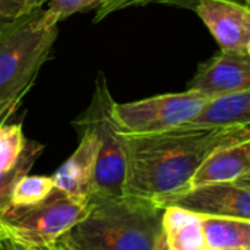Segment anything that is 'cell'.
<instances>
[{"label": "cell", "mask_w": 250, "mask_h": 250, "mask_svg": "<svg viewBox=\"0 0 250 250\" xmlns=\"http://www.w3.org/2000/svg\"><path fill=\"white\" fill-rule=\"evenodd\" d=\"M114 103L105 75L100 72L89 107L73 122V125L94 129L98 138V154L89 198H114L123 195L127 158L123 135L113 117Z\"/></svg>", "instance_id": "5"}, {"label": "cell", "mask_w": 250, "mask_h": 250, "mask_svg": "<svg viewBox=\"0 0 250 250\" xmlns=\"http://www.w3.org/2000/svg\"><path fill=\"white\" fill-rule=\"evenodd\" d=\"M44 151V145L35 141H26L25 149L18 161V164L6 171V173H0V208H3L4 205L9 204V195L10 190L13 188V185L16 183V180L25 174H29L31 168L34 167L35 161L40 158V155Z\"/></svg>", "instance_id": "16"}, {"label": "cell", "mask_w": 250, "mask_h": 250, "mask_svg": "<svg viewBox=\"0 0 250 250\" xmlns=\"http://www.w3.org/2000/svg\"><path fill=\"white\" fill-rule=\"evenodd\" d=\"M123 135L127 171L123 195L160 199L188 188L214 151L250 141V126H177L146 135Z\"/></svg>", "instance_id": "1"}, {"label": "cell", "mask_w": 250, "mask_h": 250, "mask_svg": "<svg viewBox=\"0 0 250 250\" xmlns=\"http://www.w3.org/2000/svg\"><path fill=\"white\" fill-rule=\"evenodd\" d=\"M88 198L69 196L56 189L35 205L0 208V243L41 246L60 240L88 209Z\"/></svg>", "instance_id": "4"}, {"label": "cell", "mask_w": 250, "mask_h": 250, "mask_svg": "<svg viewBox=\"0 0 250 250\" xmlns=\"http://www.w3.org/2000/svg\"><path fill=\"white\" fill-rule=\"evenodd\" d=\"M45 1H47V0H44V3H45Z\"/></svg>", "instance_id": "26"}, {"label": "cell", "mask_w": 250, "mask_h": 250, "mask_svg": "<svg viewBox=\"0 0 250 250\" xmlns=\"http://www.w3.org/2000/svg\"><path fill=\"white\" fill-rule=\"evenodd\" d=\"M250 177V141L223 146L199 166L188 188L212 183H230ZM186 188V189H188Z\"/></svg>", "instance_id": "11"}, {"label": "cell", "mask_w": 250, "mask_h": 250, "mask_svg": "<svg viewBox=\"0 0 250 250\" xmlns=\"http://www.w3.org/2000/svg\"><path fill=\"white\" fill-rule=\"evenodd\" d=\"M0 250H66L59 242L41 246H15V245H4L0 243Z\"/></svg>", "instance_id": "21"}, {"label": "cell", "mask_w": 250, "mask_h": 250, "mask_svg": "<svg viewBox=\"0 0 250 250\" xmlns=\"http://www.w3.org/2000/svg\"><path fill=\"white\" fill-rule=\"evenodd\" d=\"M201 0H104L95 12L94 16V22H98L101 19H104L105 16L122 10V9H127V7H133V6H146L151 3H157V4H167V6H177V7H185V9H195V6L199 3ZM234 1H240L246 6H250V0H234Z\"/></svg>", "instance_id": "19"}, {"label": "cell", "mask_w": 250, "mask_h": 250, "mask_svg": "<svg viewBox=\"0 0 250 250\" xmlns=\"http://www.w3.org/2000/svg\"><path fill=\"white\" fill-rule=\"evenodd\" d=\"M44 0H0V19L16 21L38 9H42Z\"/></svg>", "instance_id": "20"}, {"label": "cell", "mask_w": 250, "mask_h": 250, "mask_svg": "<svg viewBox=\"0 0 250 250\" xmlns=\"http://www.w3.org/2000/svg\"><path fill=\"white\" fill-rule=\"evenodd\" d=\"M88 209L59 240L66 250H155L164 208L154 199L89 198Z\"/></svg>", "instance_id": "2"}, {"label": "cell", "mask_w": 250, "mask_h": 250, "mask_svg": "<svg viewBox=\"0 0 250 250\" xmlns=\"http://www.w3.org/2000/svg\"><path fill=\"white\" fill-rule=\"evenodd\" d=\"M161 229L171 250H208L202 231V215L179 207H164Z\"/></svg>", "instance_id": "13"}, {"label": "cell", "mask_w": 250, "mask_h": 250, "mask_svg": "<svg viewBox=\"0 0 250 250\" xmlns=\"http://www.w3.org/2000/svg\"><path fill=\"white\" fill-rule=\"evenodd\" d=\"M226 250H250V248H234V249H226Z\"/></svg>", "instance_id": "25"}, {"label": "cell", "mask_w": 250, "mask_h": 250, "mask_svg": "<svg viewBox=\"0 0 250 250\" xmlns=\"http://www.w3.org/2000/svg\"><path fill=\"white\" fill-rule=\"evenodd\" d=\"M157 202L163 208L179 207L202 217L250 220V177L230 183L188 188L182 192L160 198Z\"/></svg>", "instance_id": "7"}, {"label": "cell", "mask_w": 250, "mask_h": 250, "mask_svg": "<svg viewBox=\"0 0 250 250\" xmlns=\"http://www.w3.org/2000/svg\"><path fill=\"white\" fill-rule=\"evenodd\" d=\"M155 250H171L168 246H167V243H166V240H164V236L161 234V237L158 239V243H157V248Z\"/></svg>", "instance_id": "23"}, {"label": "cell", "mask_w": 250, "mask_h": 250, "mask_svg": "<svg viewBox=\"0 0 250 250\" xmlns=\"http://www.w3.org/2000/svg\"><path fill=\"white\" fill-rule=\"evenodd\" d=\"M54 190L53 179L48 176L25 174L16 180L9 195V205L28 207L45 201Z\"/></svg>", "instance_id": "15"}, {"label": "cell", "mask_w": 250, "mask_h": 250, "mask_svg": "<svg viewBox=\"0 0 250 250\" xmlns=\"http://www.w3.org/2000/svg\"><path fill=\"white\" fill-rule=\"evenodd\" d=\"M185 126L233 127L250 126V89L212 98Z\"/></svg>", "instance_id": "12"}, {"label": "cell", "mask_w": 250, "mask_h": 250, "mask_svg": "<svg viewBox=\"0 0 250 250\" xmlns=\"http://www.w3.org/2000/svg\"><path fill=\"white\" fill-rule=\"evenodd\" d=\"M208 250L250 248V220L233 217H202Z\"/></svg>", "instance_id": "14"}, {"label": "cell", "mask_w": 250, "mask_h": 250, "mask_svg": "<svg viewBox=\"0 0 250 250\" xmlns=\"http://www.w3.org/2000/svg\"><path fill=\"white\" fill-rule=\"evenodd\" d=\"M41 9L9 22L0 31V105H19L57 38V26L40 22Z\"/></svg>", "instance_id": "3"}, {"label": "cell", "mask_w": 250, "mask_h": 250, "mask_svg": "<svg viewBox=\"0 0 250 250\" xmlns=\"http://www.w3.org/2000/svg\"><path fill=\"white\" fill-rule=\"evenodd\" d=\"M19 105H15V104H7V105H0V123L1 122H6L16 110H18Z\"/></svg>", "instance_id": "22"}, {"label": "cell", "mask_w": 250, "mask_h": 250, "mask_svg": "<svg viewBox=\"0 0 250 250\" xmlns=\"http://www.w3.org/2000/svg\"><path fill=\"white\" fill-rule=\"evenodd\" d=\"M26 141L21 123H0V173H6L18 164Z\"/></svg>", "instance_id": "17"}, {"label": "cell", "mask_w": 250, "mask_h": 250, "mask_svg": "<svg viewBox=\"0 0 250 250\" xmlns=\"http://www.w3.org/2000/svg\"><path fill=\"white\" fill-rule=\"evenodd\" d=\"M104 0H47V7L41 9L40 22L44 26H57L60 21L79 12L98 7Z\"/></svg>", "instance_id": "18"}, {"label": "cell", "mask_w": 250, "mask_h": 250, "mask_svg": "<svg viewBox=\"0 0 250 250\" xmlns=\"http://www.w3.org/2000/svg\"><path fill=\"white\" fill-rule=\"evenodd\" d=\"M81 135L75 152L51 176L54 188L69 196L88 198L92 188L94 168L98 154V138L94 129L73 125Z\"/></svg>", "instance_id": "10"}, {"label": "cell", "mask_w": 250, "mask_h": 250, "mask_svg": "<svg viewBox=\"0 0 250 250\" xmlns=\"http://www.w3.org/2000/svg\"><path fill=\"white\" fill-rule=\"evenodd\" d=\"M9 22H12V21H3V19H0V31H1V29H3Z\"/></svg>", "instance_id": "24"}, {"label": "cell", "mask_w": 250, "mask_h": 250, "mask_svg": "<svg viewBox=\"0 0 250 250\" xmlns=\"http://www.w3.org/2000/svg\"><path fill=\"white\" fill-rule=\"evenodd\" d=\"M193 10L223 51L250 56V6L234 0H201Z\"/></svg>", "instance_id": "8"}, {"label": "cell", "mask_w": 250, "mask_h": 250, "mask_svg": "<svg viewBox=\"0 0 250 250\" xmlns=\"http://www.w3.org/2000/svg\"><path fill=\"white\" fill-rule=\"evenodd\" d=\"M188 89L208 97H221L250 89V56L223 51L201 63Z\"/></svg>", "instance_id": "9"}, {"label": "cell", "mask_w": 250, "mask_h": 250, "mask_svg": "<svg viewBox=\"0 0 250 250\" xmlns=\"http://www.w3.org/2000/svg\"><path fill=\"white\" fill-rule=\"evenodd\" d=\"M212 97L195 91L163 94L133 103L113 105V117L125 135H146L164 132L185 125Z\"/></svg>", "instance_id": "6"}]
</instances>
